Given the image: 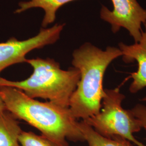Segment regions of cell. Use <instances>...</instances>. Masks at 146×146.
I'll use <instances>...</instances> for the list:
<instances>
[{
	"instance_id": "14",
	"label": "cell",
	"mask_w": 146,
	"mask_h": 146,
	"mask_svg": "<svg viewBox=\"0 0 146 146\" xmlns=\"http://www.w3.org/2000/svg\"><path fill=\"white\" fill-rule=\"evenodd\" d=\"M141 101H143V102H146V96L144 97L143 99H142Z\"/></svg>"
},
{
	"instance_id": "12",
	"label": "cell",
	"mask_w": 146,
	"mask_h": 146,
	"mask_svg": "<svg viewBox=\"0 0 146 146\" xmlns=\"http://www.w3.org/2000/svg\"><path fill=\"white\" fill-rule=\"evenodd\" d=\"M132 114L139 121L141 128L146 130V106L143 104H137L131 110Z\"/></svg>"
},
{
	"instance_id": "4",
	"label": "cell",
	"mask_w": 146,
	"mask_h": 146,
	"mask_svg": "<svg viewBox=\"0 0 146 146\" xmlns=\"http://www.w3.org/2000/svg\"><path fill=\"white\" fill-rule=\"evenodd\" d=\"M125 98L119 88L104 89L99 113L83 121L105 137H121L136 146H146L134 136V133L141 130V127L131 110L122 107V102Z\"/></svg>"
},
{
	"instance_id": "10",
	"label": "cell",
	"mask_w": 146,
	"mask_h": 146,
	"mask_svg": "<svg viewBox=\"0 0 146 146\" xmlns=\"http://www.w3.org/2000/svg\"><path fill=\"white\" fill-rule=\"evenodd\" d=\"M80 127L84 135V141L88 146H133L129 142L121 137L108 138L102 136L82 120Z\"/></svg>"
},
{
	"instance_id": "6",
	"label": "cell",
	"mask_w": 146,
	"mask_h": 146,
	"mask_svg": "<svg viewBox=\"0 0 146 146\" xmlns=\"http://www.w3.org/2000/svg\"><path fill=\"white\" fill-rule=\"evenodd\" d=\"M113 9L110 11L104 5L100 11L101 18L111 25V31L116 33L121 28H125L134 38L139 42L142 32L141 25L146 22V9L136 0H111Z\"/></svg>"
},
{
	"instance_id": "7",
	"label": "cell",
	"mask_w": 146,
	"mask_h": 146,
	"mask_svg": "<svg viewBox=\"0 0 146 146\" xmlns=\"http://www.w3.org/2000/svg\"><path fill=\"white\" fill-rule=\"evenodd\" d=\"M145 31L142 32L140 41L133 44L127 45L122 42L119 48L122 52V59L126 63L136 61L138 68L136 72L131 74L132 82L129 90L135 94L146 87V22L144 24Z\"/></svg>"
},
{
	"instance_id": "9",
	"label": "cell",
	"mask_w": 146,
	"mask_h": 146,
	"mask_svg": "<svg viewBox=\"0 0 146 146\" xmlns=\"http://www.w3.org/2000/svg\"><path fill=\"white\" fill-rule=\"evenodd\" d=\"M17 119L7 110L0 113V146H20L22 130Z\"/></svg>"
},
{
	"instance_id": "13",
	"label": "cell",
	"mask_w": 146,
	"mask_h": 146,
	"mask_svg": "<svg viewBox=\"0 0 146 146\" xmlns=\"http://www.w3.org/2000/svg\"><path fill=\"white\" fill-rule=\"evenodd\" d=\"M5 110H6L5 104L1 99V98L0 97V113Z\"/></svg>"
},
{
	"instance_id": "1",
	"label": "cell",
	"mask_w": 146,
	"mask_h": 146,
	"mask_svg": "<svg viewBox=\"0 0 146 146\" xmlns=\"http://www.w3.org/2000/svg\"><path fill=\"white\" fill-rule=\"evenodd\" d=\"M0 97L7 110L37 129L55 146H68V140L84 141L80 122L69 108L40 102L8 86H0Z\"/></svg>"
},
{
	"instance_id": "2",
	"label": "cell",
	"mask_w": 146,
	"mask_h": 146,
	"mask_svg": "<svg viewBox=\"0 0 146 146\" xmlns=\"http://www.w3.org/2000/svg\"><path fill=\"white\" fill-rule=\"evenodd\" d=\"M122 56L119 48L108 47L103 50L88 42L74 51L72 63L80 78L69 108L76 119L86 120L99 113L104 95V73L111 63Z\"/></svg>"
},
{
	"instance_id": "3",
	"label": "cell",
	"mask_w": 146,
	"mask_h": 146,
	"mask_svg": "<svg viewBox=\"0 0 146 146\" xmlns=\"http://www.w3.org/2000/svg\"><path fill=\"white\" fill-rule=\"evenodd\" d=\"M33 69L31 76L21 81L0 78V86L18 89L29 97L48 100L63 107L69 108L70 100L77 87L80 78L78 69L63 70L52 58L27 59Z\"/></svg>"
},
{
	"instance_id": "11",
	"label": "cell",
	"mask_w": 146,
	"mask_h": 146,
	"mask_svg": "<svg viewBox=\"0 0 146 146\" xmlns=\"http://www.w3.org/2000/svg\"><path fill=\"white\" fill-rule=\"evenodd\" d=\"M20 146H56L43 136L22 131L19 136Z\"/></svg>"
},
{
	"instance_id": "8",
	"label": "cell",
	"mask_w": 146,
	"mask_h": 146,
	"mask_svg": "<svg viewBox=\"0 0 146 146\" xmlns=\"http://www.w3.org/2000/svg\"><path fill=\"white\" fill-rule=\"evenodd\" d=\"M75 0H27L21 1L19 3V8L15 13L20 14L31 8H40L44 11L42 20V28H46L48 25L52 23L56 19V13L62 5Z\"/></svg>"
},
{
	"instance_id": "5",
	"label": "cell",
	"mask_w": 146,
	"mask_h": 146,
	"mask_svg": "<svg viewBox=\"0 0 146 146\" xmlns=\"http://www.w3.org/2000/svg\"><path fill=\"white\" fill-rule=\"evenodd\" d=\"M64 25L56 24L49 28H42L36 36L19 41L15 37L0 43V74L13 64L26 62V56L31 50L55 43L60 38Z\"/></svg>"
}]
</instances>
